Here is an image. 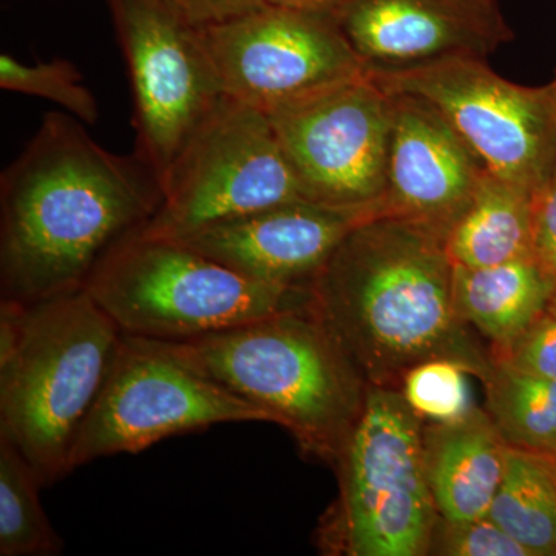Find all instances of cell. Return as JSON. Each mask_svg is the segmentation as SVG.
<instances>
[{
  "instance_id": "6",
  "label": "cell",
  "mask_w": 556,
  "mask_h": 556,
  "mask_svg": "<svg viewBox=\"0 0 556 556\" xmlns=\"http://www.w3.org/2000/svg\"><path fill=\"white\" fill-rule=\"evenodd\" d=\"M424 422L401 388L369 387L340 453V496L318 529L327 554L428 555L439 514L424 459Z\"/></svg>"
},
{
  "instance_id": "4",
  "label": "cell",
  "mask_w": 556,
  "mask_h": 556,
  "mask_svg": "<svg viewBox=\"0 0 556 556\" xmlns=\"http://www.w3.org/2000/svg\"><path fill=\"white\" fill-rule=\"evenodd\" d=\"M161 342L182 364L263 409L303 452L336 466L368 386L309 305Z\"/></svg>"
},
{
  "instance_id": "15",
  "label": "cell",
  "mask_w": 556,
  "mask_h": 556,
  "mask_svg": "<svg viewBox=\"0 0 556 556\" xmlns=\"http://www.w3.org/2000/svg\"><path fill=\"white\" fill-rule=\"evenodd\" d=\"M388 93L391 131L383 214L422 223L445 239L486 169L431 102Z\"/></svg>"
},
{
  "instance_id": "22",
  "label": "cell",
  "mask_w": 556,
  "mask_h": 556,
  "mask_svg": "<svg viewBox=\"0 0 556 556\" xmlns=\"http://www.w3.org/2000/svg\"><path fill=\"white\" fill-rule=\"evenodd\" d=\"M0 87L14 93L46 98L62 105L84 124H97L100 108L97 98L83 84V75L73 62L51 60L24 64L10 54L0 56Z\"/></svg>"
},
{
  "instance_id": "11",
  "label": "cell",
  "mask_w": 556,
  "mask_h": 556,
  "mask_svg": "<svg viewBox=\"0 0 556 556\" xmlns=\"http://www.w3.org/2000/svg\"><path fill=\"white\" fill-rule=\"evenodd\" d=\"M268 115L306 200L383 214L391 97L369 72Z\"/></svg>"
},
{
  "instance_id": "30",
  "label": "cell",
  "mask_w": 556,
  "mask_h": 556,
  "mask_svg": "<svg viewBox=\"0 0 556 556\" xmlns=\"http://www.w3.org/2000/svg\"><path fill=\"white\" fill-rule=\"evenodd\" d=\"M555 83H556V80H555Z\"/></svg>"
},
{
  "instance_id": "28",
  "label": "cell",
  "mask_w": 556,
  "mask_h": 556,
  "mask_svg": "<svg viewBox=\"0 0 556 556\" xmlns=\"http://www.w3.org/2000/svg\"><path fill=\"white\" fill-rule=\"evenodd\" d=\"M350 2L351 0H266V3L274 9L317 14V16L334 17V20H339Z\"/></svg>"
},
{
  "instance_id": "12",
  "label": "cell",
  "mask_w": 556,
  "mask_h": 556,
  "mask_svg": "<svg viewBox=\"0 0 556 556\" xmlns=\"http://www.w3.org/2000/svg\"><path fill=\"white\" fill-rule=\"evenodd\" d=\"M199 28L226 97L266 113L368 72L334 17L268 5Z\"/></svg>"
},
{
  "instance_id": "3",
  "label": "cell",
  "mask_w": 556,
  "mask_h": 556,
  "mask_svg": "<svg viewBox=\"0 0 556 556\" xmlns=\"http://www.w3.org/2000/svg\"><path fill=\"white\" fill-rule=\"evenodd\" d=\"M121 336L86 288L27 305L0 300V433L43 486L72 473L73 442Z\"/></svg>"
},
{
  "instance_id": "9",
  "label": "cell",
  "mask_w": 556,
  "mask_h": 556,
  "mask_svg": "<svg viewBox=\"0 0 556 556\" xmlns=\"http://www.w3.org/2000/svg\"><path fill=\"white\" fill-rule=\"evenodd\" d=\"M369 75L387 91L431 102L495 177L536 192L554 169L556 83L518 86L470 56Z\"/></svg>"
},
{
  "instance_id": "23",
  "label": "cell",
  "mask_w": 556,
  "mask_h": 556,
  "mask_svg": "<svg viewBox=\"0 0 556 556\" xmlns=\"http://www.w3.org/2000/svg\"><path fill=\"white\" fill-rule=\"evenodd\" d=\"M470 371L448 358L424 362L409 369L402 382L405 401L428 422H450L466 416L471 408Z\"/></svg>"
},
{
  "instance_id": "27",
  "label": "cell",
  "mask_w": 556,
  "mask_h": 556,
  "mask_svg": "<svg viewBox=\"0 0 556 556\" xmlns=\"http://www.w3.org/2000/svg\"><path fill=\"white\" fill-rule=\"evenodd\" d=\"M195 27L225 24L268 7L266 0H174Z\"/></svg>"
},
{
  "instance_id": "13",
  "label": "cell",
  "mask_w": 556,
  "mask_h": 556,
  "mask_svg": "<svg viewBox=\"0 0 556 556\" xmlns=\"http://www.w3.org/2000/svg\"><path fill=\"white\" fill-rule=\"evenodd\" d=\"M380 214L372 207L289 201L174 240L252 280L309 288L348 233Z\"/></svg>"
},
{
  "instance_id": "26",
  "label": "cell",
  "mask_w": 556,
  "mask_h": 556,
  "mask_svg": "<svg viewBox=\"0 0 556 556\" xmlns=\"http://www.w3.org/2000/svg\"><path fill=\"white\" fill-rule=\"evenodd\" d=\"M533 251L556 287V163L533 199Z\"/></svg>"
},
{
  "instance_id": "20",
  "label": "cell",
  "mask_w": 556,
  "mask_h": 556,
  "mask_svg": "<svg viewBox=\"0 0 556 556\" xmlns=\"http://www.w3.org/2000/svg\"><path fill=\"white\" fill-rule=\"evenodd\" d=\"M482 383L486 415L508 447L556 460V380L493 361Z\"/></svg>"
},
{
  "instance_id": "17",
  "label": "cell",
  "mask_w": 556,
  "mask_h": 556,
  "mask_svg": "<svg viewBox=\"0 0 556 556\" xmlns=\"http://www.w3.org/2000/svg\"><path fill=\"white\" fill-rule=\"evenodd\" d=\"M453 303L460 320L490 343V353L518 339L556 294L535 257L486 268L453 265Z\"/></svg>"
},
{
  "instance_id": "8",
  "label": "cell",
  "mask_w": 556,
  "mask_h": 556,
  "mask_svg": "<svg viewBox=\"0 0 556 556\" xmlns=\"http://www.w3.org/2000/svg\"><path fill=\"white\" fill-rule=\"evenodd\" d=\"M225 422H273L263 409L182 364L161 340L121 336L97 401L80 424L70 468Z\"/></svg>"
},
{
  "instance_id": "19",
  "label": "cell",
  "mask_w": 556,
  "mask_h": 556,
  "mask_svg": "<svg viewBox=\"0 0 556 556\" xmlns=\"http://www.w3.org/2000/svg\"><path fill=\"white\" fill-rule=\"evenodd\" d=\"M489 517L530 556H556L555 460L508 447Z\"/></svg>"
},
{
  "instance_id": "10",
  "label": "cell",
  "mask_w": 556,
  "mask_h": 556,
  "mask_svg": "<svg viewBox=\"0 0 556 556\" xmlns=\"http://www.w3.org/2000/svg\"><path fill=\"white\" fill-rule=\"evenodd\" d=\"M134 97L138 153L161 186L204 119L225 100L195 27L174 0H108Z\"/></svg>"
},
{
  "instance_id": "7",
  "label": "cell",
  "mask_w": 556,
  "mask_h": 556,
  "mask_svg": "<svg viewBox=\"0 0 556 556\" xmlns=\"http://www.w3.org/2000/svg\"><path fill=\"white\" fill-rule=\"evenodd\" d=\"M142 236L179 239L225 219L306 200L265 110L226 97L179 153Z\"/></svg>"
},
{
  "instance_id": "25",
  "label": "cell",
  "mask_w": 556,
  "mask_h": 556,
  "mask_svg": "<svg viewBox=\"0 0 556 556\" xmlns=\"http://www.w3.org/2000/svg\"><path fill=\"white\" fill-rule=\"evenodd\" d=\"M492 357L527 375L556 380V294L518 339Z\"/></svg>"
},
{
  "instance_id": "2",
  "label": "cell",
  "mask_w": 556,
  "mask_h": 556,
  "mask_svg": "<svg viewBox=\"0 0 556 556\" xmlns=\"http://www.w3.org/2000/svg\"><path fill=\"white\" fill-rule=\"evenodd\" d=\"M445 239L380 214L351 230L311 283L309 309L369 387L401 388L409 369L448 358L484 380L493 367L453 303Z\"/></svg>"
},
{
  "instance_id": "29",
  "label": "cell",
  "mask_w": 556,
  "mask_h": 556,
  "mask_svg": "<svg viewBox=\"0 0 556 556\" xmlns=\"http://www.w3.org/2000/svg\"><path fill=\"white\" fill-rule=\"evenodd\" d=\"M555 467H556V460H555Z\"/></svg>"
},
{
  "instance_id": "16",
  "label": "cell",
  "mask_w": 556,
  "mask_h": 556,
  "mask_svg": "<svg viewBox=\"0 0 556 556\" xmlns=\"http://www.w3.org/2000/svg\"><path fill=\"white\" fill-rule=\"evenodd\" d=\"M507 448L485 409L473 407L450 422H424V459L439 517L448 522L489 517Z\"/></svg>"
},
{
  "instance_id": "5",
  "label": "cell",
  "mask_w": 556,
  "mask_h": 556,
  "mask_svg": "<svg viewBox=\"0 0 556 556\" xmlns=\"http://www.w3.org/2000/svg\"><path fill=\"white\" fill-rule=\"evenodd\" d=\"M84 288L123 334L153 340L200 338L311 300L309 288L252 280L181 241L138 230L110 249Z\"/></svg>"
},
{
  "instance_id": "18",
  "label": "cell",
  "mask_w": 556,
  "mask_h": 556,
  "mask_svg": "<svg viewBox=\"0 0 556 556\" xmlns=\"http://www.w3.org/2000/svg\"><path fill=\"white\" fill-rule=\"evenodd\" d=\"M535 192L485 170L473 199L445 237L453 265L486 268L535 257Z\"/></svg>"
},
{
  "instance_id": "14",
  "label": "cell",
  "mask_w": 556,
  "mask_h": 556,
  "mask_svg": "<svg viewBox=\"0 0 556 556\" xmlns=\"http://www.w3.org/2000/svg\"><path fill=\"white\" fill-rule=\"evenodd\" d=\"M338 21L368 72L485 60L514 38L497 0H351Z\"/></svg>"
},
{
  "instance_id": "21",
  "label": "cell",
  "mask_w": 556,
  "mask_h": 556,
  "mask_svg": "<svg viewBox=\"0 0 556 556\" xmlns=\"http://www.w3.org/2000/svg\"><path fill=\"white\" fill-rule=\"evenodd\" d=\"M40 489L30 460L0 433V555L61 554L64 544L40 504Z\"/></svg>"
},
{
  "instance_id": "1",
  "label": "cell",
  "mask_w": 556,
  "mask_h": 556,
  "mask_svg": "<svg viewBox=\"0 0 556 556\" xmlns=\"http://www.w3.org/2000/svg\"><path fill=\"white\" fill-rule=\"evenodd\" d=\"M164 200L138 155L98 144L78 118L49 112L0 178V291L27 303L86 287L102 257Z\"/></svg>"
},
{
  "instance_id": "24",
  "label": "cell",
  "mask_w": 556,
  "mask_h": 556,
  "mask_svg": "<svg viewBox=\"0 0 556 556\" xmlns=\"http://www.w3.org/2000/svg\"><path fill=\"white\" fill-rule=\"evenodd\" d=\"M428 555L530 556L490 517L468 522H448L439 517L431 533Z\"/></svg>"
}]
</instances>
